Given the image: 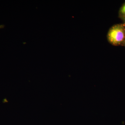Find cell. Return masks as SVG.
Returning a JSON list of instances; mask_svg holds the SVG:
<instances>
[{"instance_id": "obj_4", "label": "cell", "mask_w": 125, "mask_h": 125, "mask_svg": "<svg viewBox=\"0 0 125 125\" xmlns=\"http://www.w3.org/2000/svg\"><path fill=\"white\" fill-rule=\"evenodd\" d=\"M124 43H125V42H124Z\"/></svg>"}, {"instance_id": "obj_2", "label": "cell", "mask_w": 125, "mask_h": 125, "mask_svg": "<svg viewBox=\"0 0 125 125\" xmlns=\"http://www.w3.org/2000/svg\"><path fill=\"white\" fill-rule=\"evenodd\" d=\"M119 15H125V2L121 7L119 10Z\"/></svg>"}, {"instance_id": "obj_1", "label": "cell", "mask_w": 125, "mask_h": 125, "mask_svg": "<svg viewBox=\"0 0 125 125\" xmlns=\"http://www.w3.org/2000/svg\"><path fill=\"white\" fill-rule=\"evenodd\" d=\"M108 41L114 46L124 43L125 40V24H118L112 26L108 32Z\"/></svg>"}, {"instance_id": "obj_3", "label": "cell", "mask_w": 125, "mask_h": 125, "mask_svg": "<svg viewBox=\"0 0 125 125\" xmlns=\"http://www.w3.org/2000/svg\"><path fill=\"white\" fill-rule=\"evenodd\" d=\"M120 17L121 19L122 20L125 22V15L120 16Z\"/></svg>"}]
</instances>
